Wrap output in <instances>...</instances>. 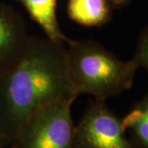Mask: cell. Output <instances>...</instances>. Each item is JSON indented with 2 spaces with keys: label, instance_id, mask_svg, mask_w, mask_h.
Wrapping results in <instances>:
<instances>
[{
  "label": "cell",
  "instance_id": "obj_1",
  "mask_svg": "<svg viewBox=\"0 0 148 148\" xmlns=\"http://www.w3.org/2000/svg\"><path fill=\"white\" fill-rule=\"evenodd\" d=\"M77 95L69 79L64 43L30 35L20 60L0 77V132L12 141L38 110Z\"/></svg>",
  "mask_w": 148,
  "mask_h": 148
},
{
  "label": "cell",
  "instance_id": "obj_2",
  "mask_svg": "<svg viewBox=\"0 0 148 148\" xmlns=\"http://www.w3.org/2000/svg\"><path fill=\"white\" fill-rule=\"evenodd\" d=\"M67 43L68 73L77 95L106 101L132 87L139 69L133 59L123 61L91 40L69 39Z\"/></svg>",
  "mask_w": 148,
  "mask_h": 148
},
{
  "label": "cell",
  "instance_id": "obj_3",
  "mask_svg": "<svg viewBox=\"0 0 148 148\" xmlns=\"http://www.w3.org/2000/svg\"><path fill=\"white\" fill-rule=\"evenodd\" d=\"M75 100L56 101L35 112L12 139V148H74L71 107Z\"/></svg>",
  "mask_w": 148,
  "mask_h": 148
},
{
  "label": "cell",
  "instance_id": "obj_4",
  "mask_svg": "<svg viewBox=\"0 0 148 148\" xmlns=\"http://www.w3.org/2000/svg\"><path fill=\"white\" fill-rule=\"evenodd\" d=\"M74 148H139L126 136L121 120L106 106V101L90 103L74 127Z\"/></svg>",
  "mask_w": 148,
  "mask_h": 148
},
{
  "label": "cell",
  "instance_id": "obj_5",
  "mask_svg": "<svg viewBox=\"0 0 148 148\" xmlns=\"http://www.w3.org/2000/svg\"><path fill=\"white\" fill-rule=\"evenodd\" d=\"M30 37L25 17L0 1V77L20 60Z\"/></svg>",
  "mask_w": 148,
  "mask_h": 148
},
{
  "label": "cell",
  "instance_id": "obj_6",
  "mask_svg": "<svg viewBox=\"0 0 148 148\" xmlns=\"http://www.w3.org/2000/svg\"><path fill=\"white\" fill-rule=\"evenodd\" d=\"M25 8L32 20L40 27L49 39L67 43L69 37L62 32L57 18V0H16Z\"/></svg>",
  "mask_w": 148,
  "mask_h": 148
},
{
  "label": "cell",
  "instance_id": "obj_7",
  "mask_svg": "<svg viewBox=\"0 0 148 148\" xmlns=\"http://www.w3.org/2000/svg\"><path fill=\"white\" fill-rule=\"evenodd\" d=\"M109 0H68L67 12L73 21L85 27H101L110 20Z\"/></svg>",
  "mask_w": 148,
  "mask_h": 148
},
{
  "label": "cell",
  "instance_id": "obj_8",
  "mask_svg": "<svg viewBox=\"0 0 148 148\" xmlns=\"http://www.w3.org/2000/svg\"><path fill=\"white\" fill-rule=\"evenodd\" d=\"M121 123L138 147L148 148V92L134 105Z\"/></svg>",
  "mask_w": 148,
  "mask_h": 148
},
{
  "label": "cell",
  "instance_id": "obj_9",
  "mask_svg": "<svg viewBox=\"0 0 148 148\" xmlns=\"http://www.w3.org/2000/svg\"><path fill=\"white\" fill-rule=\"evenodd\" d=\"M139 69L143 68L148 75V27L141 34L135 55L132 58Z\"/></svg>",
  "mask_w": 148,
  "mask_h": 148
},
{
  "label": "cell",
  "instance_id": "obj_10",
  "mask_svg": "<svg viewBox=\"0 0 148 148\" xmlns=\"http://www.w3.org/2000/svg\"><path fill=\"white\" fill-rule=\"evenodd\" d=\"M111 7L114 8H120L124 6L129 4L133 0H109Z\"/></svg>",
  "mask_w": 148,
  "mask_h": 148
},
{
  "label": "cell",
  "instance_id": "obj_11",
  "mask_svg": "<svg viewBox=\"0 0 148 148\" xmlns=\"http://www.w3.org/2000/svg\"><path fill=\"white\" fill-rule=\"evenodd\" d=\"M8 142H9V140L6 138L3 134H2V133L0 132V148H2V147L3 146V144L6 143H8Z\"/></svg>",
  "mask_w": 148,
  "mask_h": 148
}]
</instances>
